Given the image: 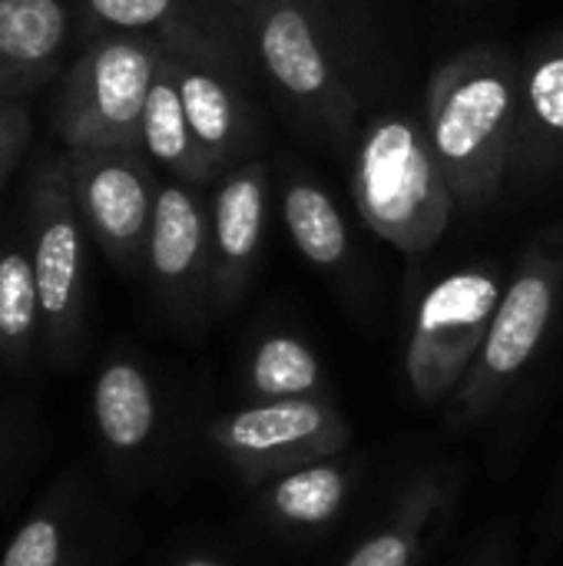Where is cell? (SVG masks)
Masks as SVG:
<instances>
[{
    "instance_id": "obj_6",
    "label": "cell",
    "mask_w": 563,
    "mask_h": 566,
    "mask_svg": "<svg viewBox=\"0 0 563 566\" xmlns=\"http://www.w3.org/2000/svg\"><path fill=\"white\" fill-rule=\"evenodd\" d=\"M358 202L368 226L405 252H421L441 235L448 219L445 189L408 123H388L368 139Z\"/></svg>"
},
{
    "instance_id": "obj_22",
    "label": "cell",
    "mask_w": 563,
    "mask_h": 566,
    "mask_svg": "<svg viewBox=\"0 0 563 566\" xmlns=\"http://www.w3.org/2000/svg\"><path fill=\"white\" fill-rule=\"evenodd\" d=\"M40 448V415L30 398H0V504L27 474Z\"/></svg>"
},
{
    "instance_id": "obj_17",
    "label": "cell",
    "mask_w": 563,
    "mask_h": 566,
    "mask_svg": "<svg viewBox=\"0 0 563 566\" xmlns=\"http://www.w3.org/2000/svg\"><path fill=\"white\" fill-rule=\"evenodd\" d=\"M43 312L27 235L0 249V365L27 371L40 355Z\"/></svg>"
},
{
    "instance_id": "obj_24",
    "label": "cell",
    "mask_w": 563,
    "mask_h": 566,
    "mask_svg": "<svg viewBox=\"0 0 563 566\" xmlns=\"http://www.w3.org/2000/svg\"><path fill=\"white\" fill-rule=\"evenodd\" d=\"M33 136L30 109L23 99H0V182L20 163Z\"/></svg>"
},
{
    "instance_id": "obj_20",
    "label": "cell",
    "mask_w": 563,
    "mask_h": 566,
    "mask_svg": "<svg viewBox=\"0 0 563 566\" xmlns=\"http://www.w3.org/2000/svg\"><path fill=\"white\" fill-rule=\"evenodd\" d=\"M285 226L295 249L319 269H335L348 252V232L335 209V202L309 182H295L285 189Z\"/></svg>"
},
{
    "instance_id": "obj_18",
    "label": "cell",
    "mask_w": 563,
    "mask_h": 566,
    "mask_svg": "<svg viewBox=\"0 0 563 566\" xmlns=\"http://www.w3.org/2000/svg\"><path fill=\"white\" fill-rule=\"evenodd\" d=\"M143 146L153 159H159L163 166H169L176 176L189 182L206 179L212 169L209 156L199 149L189 129L179 96V80H176V60L169 53H159V66L149 86V99L143 113Z\"/></svg>"
},
{
    "instance_id": "obj_28",
    "label": "cell",
    "mask_w": 563,
    "mask_h": 566,
    "mask_svg": "<svg viewBox=\"0 0 563 566\" xmlns=\"http://www.w3.org/2000/svg\"><path fill=\"white\" fill-rule=\"evenodd\" d=\"M563 488V481H561ZM557 521H563V491H561V504H557Z\"/></svg>"
},
{
    "instance_id": "obj_26",
    "label": "cell",
    "mask_w": 563,
    "mask_h": 566,
    "mask_svg": "<svg viewBox=\"0 0 563 566\" xmlns=\"http://www.w3.org/2000/svg\"><path fill=\"white\" fill-rule=\"evenodd\" d=\"M468 566H514L511 544L504 537H488L484 544H478V551L471 554Z\"/></svg>"
},
{
    "instance_id": "obj_12",
    "label": "cell",
    "mask_w": 563,
    "mask_h": 566,
    "mask_svg": "<svg viewBox=\"0 0 563 566\" xmlns=\"http://www.w3.org/2000/svg\"><path fill=\"white\" fill-rule=\"evenodd\" d=\"M66 36V0H0V99H23L50 83Z\"/></svg>"
},
{
    "instance_id": "obj_27",
    "label": "cell",
    "mask_w": 563,
    "mask_h": 566,
    "mask_svg": "<svg viewBox=\"0 0 563 566\" xmlns=\"http://www.w3.org/2000/svg\"><path fill=\"white\" fill-rule=\"evenodd\" d=\"M173 566H229V564H222L219 557H206V554H186V557H179Z\"/></svg>"
},
{
    "instance_id": "obj_23",
    "label": "cell",
    "mask_w": 563,
    "mask_h": 566,
    "mask_svg": "<svg viewBox=\"0 0 563 566\" xmlns=\"http://www.w3.org/2000/svg\"><path fill=\"white\" fill-rule=\"evenodd\" d=\"M93 27L110 33H143L163 23L173 10V0H83Z\"/></svg>"
},
{
    "instance_id": "obj_4",
    "label": "cell",
    "mask_w": 563,
    "mask_h": 566,
    "mask_svg": "<svg viewBox=\"0 0 563 566\" xmlns=\"http://www.w3.org/2000/svg\"><path fill=\"white\" fill-rule=\"evenodd\" d=\"M504 289L488 269H465L435 282L415 312L405 345V381L411 395L438 408L458 395L488 338Z\"/></svg>"
},
{
    "instance_id": "obj_9",
    "label": "cell",
    "mask_w": 563,
    "mask_h": 566,
    "mask_svg": "<svg viewBox=\"0 0 563 566\" xmlns=\"http://www.w3.org/2000/svg\"><path fill=\"white\" fill-rule=\"evenodd\" d=\"M90 411H93L96 441L110 468L129 471L146 461V454L159 438L163 401H159L156 378L136 355L113 352L103 358L93 378Z\"/></svg>"
},
{
    "instance_id": "obj_16",
    "label": "cell",
    "mask_w": 563,
    "mask_h": 566,
    "mask_svg": "<svg viewBox=\"0 0 563 566\" xmlns=\"http://www.w3.org/2000/svg\"><path fill=\"white\" fill-rule=\"evenodd\" d=\"M242 391L249 401H299L325 398L329 371L319 352L292 332L262 335L242 365Z\"/></svg>"
},
{
    "instance_id": "obj_8",
    "label": "cell",
    "mask_w": 563,
    "mask_h": 566,
    "mask_svg": "<svg viewBox=\"0 0 563 566\" xmlns=\"http://www.w3.org/2000/svg\"><path fill=\"white\" fill-rule=\"evenodd\" d=\"M146 272L166 318L183 332H199L212 312V245L199 199L186 186H159Z\"/></svg>"
},
{
    "instance_id": "obj_11",
    "label": "cell",
    "mask_w": 563,
    "mask_h": 566,
    "mask_svg": "<svg viewBox=\"0 0 563 566\" xmlns=\"http://www.w3.org/2000/svg\"><path fill=\"white\" fill-rule=\"evenodd\" d=\"M511 109V90L494 73H475L451 86L435 113V149L448 166L461 196L488 192L484 153Z\"/></svg>"
},
{
    "instance_id": "obj_10",
    "label": "cell",
    "mask_w": 563,
    "mask_h": 566,
    "mask_svg": "<svg viewBox=\"0 0 563 566\" xmlns=\"http://www.w3.org/2000/svg\"><path fill=\"white\" fill-rule=\"evenodd\" d=\"M458 474L451 468L418 471L395 497L388 517L348 554L342 566H421L455 517Z\"/></svg>"
},
{
    "instance_id": "obj_14",
    "label": "cell",
    "mask_w": 563,
    "mask_h": 566,
    "mask_svg": "<svg viewBox=\"0 0 563 566\" xmlns=\"http://www.w3.org/2000/svg\"><path fill=\"white\" fill-rule=\"evenodd\" d=\"M265 222V186L256 169L236 172L216 196L212 245V312H229L252 275Z\"/></svg>"
},
{
    "instance_id": "obj_3",
    "label": "cell",
    "mask_w": 563,
    "mask_h": 566,
    "mask_svg": "<svg viewBox=\"0 0 563 566\" xmlns=\"http://www.w3.org/2000/svg\"><path fill=\"white\" fill-rule=\"evenodd\" d=\"M563 262L557 252H531L504 289L475 368L451 398L455 424H478L498 411L508 391L538 361L561 312Z\"/></svg>"
},
{
    "instance_id": "obj_21",
    "label": "cell",
    "mask_w": 563,
    "mask_h": 566,
    "mask_svg": "<svg viewBox=\"0 0 563 566\" xmlns=\"http://www.w3.org/2000/svg\"><path fill=\"white\" fill-rule=\"evenodd\" d=\"M176 80H179V96H183V109H186L189 129H192L199 149L216 166L219 156L226 153L229 133H232L229 93L222 90V83L216 76H209L202 70H192V66H183L179 60H176Z\"/></svg>"
},
{
    "instance_id": "obj_5",
    "label": "cell",
    "mask_w": 563,
    "mask_h": 566,
    "mask_svg": "<svg viewBox=\"0 0 563 566\" xmlns=\"http://www.w3.org/2000/svg\"><path fill=\"white\" fill-rule=\"evenodd\" d=\"M206 444L252 488L292 468L345 454L352 424L325 398L299 401H246L206 424Z\"/></svg>"
},
{
    "instance_id": "obj_13",
    "label": "cell",
    "mask_w": 563,
    "mask_h": 566,
    "mask_svg": "<svg viewBox=\"0 0 563 566\" xmlns=\"http://www.w3.org/2000/svg\"><path fill=\"white\" fill-rule=\"evenodd\" d=\"M355 484L358 464L345 454H335L256 484V501L262 517L279 531L292 537H315L342 517Z\"/></svg>"
},
{
    "instance_id": "obj_25",
    "label": "cell",
    "mask_w": 563,
    "mask_h": 566,
    "mask_svg": "<svg viewBox=\"0 0 563 566\" xmlns=\"http://www.w3.org/2000/svg\"><path fill=\"white\" fill-rule=\"evenodd\" d=\"M531 106L551 129H563V56L544 60L531 76Z\"/></svg>"
},
{
    "instance_id": "obj_15",
    "label": "cell",
    "mask_w": 563,
    "mask_h": 566,
    "mask_svg": "<svg viewBox=\"0 0 563 566\" xmlns=\"http://www.w3.org/2000/svg\"><path fill=\"white\" fill-rule=\"evenodd\" d=\"M86 534V484L76 471L60 474L30 517L7 541L0 566H80Z\"/></svg>"
},
{
    "instance_id": "obj_7",
    "label": "cell",
    "mask_w": 563,
    "mask_h": 566,
    "mask_svg": "<svg viewBox=\"0 0 563 566\" xmlns=\"http://www.w3.org/2000/svg\"><path fill=\"white\" fill-rule=\"evenodd\" d=\"M66 166L86 235L119 272H139L159 192L149 166L136 149H66Z\"/></svg>"
},
{
    "instance_id": "obj_1",
    "label": "cell",
    "mask_w": 563,
    "mask_h": 566,
    "mask_svg": "<svg viewBox=\"0 0 563 566\" xmlns=\"http://www.w3.org/2000/svg\"><path fill=\"white\" fill-rule=\"evenodd\" d=\"M27 242L43 312L40 355L70 371L86 352V226L66 153H46L30 176Z\"/></svg>"
},
{
    "instance_id": "obj_2",
    "label": "cell",
    "mask_w": 563,
    "mask_h": 566,
    "mask_svg": "<svg viewBox=\"0 0 563 566\" xmlns=\"http://www.w3.org/2000/svg\"><path fill=\"white\" fill-rule=\"evenodd\" d=\"M159 53L139 33H106L63 76L53 133L66 149H139Z\"/></svg>"
},
{
    "instance_id": "obj_19",
    "label": "cell",
    "mask_w": 563,
    "mask_h": 566,
    "mask_svg": "<svg viewBox=\"0 0 563 566\" xmlns=\"http://www.w3.org/2000/svg\"><path fill=\"white\" fill-rule=\"evenodd\" d=\"M262 60L272 76L295 96H312L329 80L325 56L309 30V20L295 7H282L265 20Z\"/></svg>"
}]
</instances>
